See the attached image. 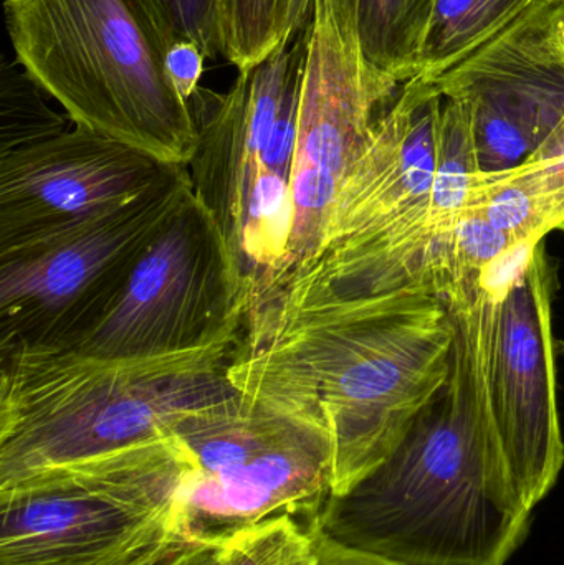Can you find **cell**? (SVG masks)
I'll use <instances>...</instances> for the list:
<instances>
[{
    "instance_id": "6da1fadb",
    "label": "cell",
    "mask_w": 564,
    "mask_h": 565,
    "mask_svg": "<svg viewBox=\"0 0 564 565\" xmlns=\"http://www.w3.org/2000/svg\"><path fill=\"white\" fill-rule=\"evenodd\" d=\"M453 344L446 299L423 286L353 295L290 277L248 292L227 379L330 444L337 497L383 463L443 391Z\"/></svg>"
},
{
    "instance_id": "f1b7e54d",
    "label": "cell",
    "mask_w": 564,
    "mask_h": 565,
    "mask_svg": "<svg viewBox=\"0 0 564 565\" xmlns=\"http://www.w3.org/2000/svg\"><path fill=\"white\" fill-rule=\"evenodd\" d=\"M560 231H564V224L562 225V227H560Z\"/></svg>"
},
{
    "instance_id": "4316f807",
    "label": "cell",
    "mask_w": 564,
    "mask_h": 565,
    "mask_svg": "<svg viewBox=\"0 0 564 565\" xmlns=\"http://www.w3.org/2000/svg\"><path fill=\"white\" fill-rule=\"evenodd\" d=\"M311 3L313 0H290V13H288V35L294 36L300 32L311 17Z\"/></svg>"
},
{
    "instance_id": "603a6c76",
    "label": "cell",
    "mask_w": 564,
    "mask_h": 565,
    "mask_svg": "<svg viewBox=\"0 0 564 565\" xmlns=\"http://www.w3.org/2000/svg\"><path fill=\"white\" fill-rule=\"evenodd\" d=\"M205 55L195 43L175 42L168 52V73L185 102L201 88Z\"/></svg>"
},
{
    "instance_id": "7402d4cb",
    "label": "cell",
    "mask_w": 564,
    "mask_h": 565,
    "mask_svg": "<svg viewBox=\"0 0 564 565\" xmlns=\"http://www.w3.org/2000/svg\"><path fill=\"white\" fill-rule=\"evenodd\" d=\"M169 43L192 42L205 58H227V0H145Z\"/></svg>"
},
{
    "instance_id": "ffe728a7",
    "label": "cell",
    "mask_w": 564,
    "mask_h": 565,
    "mask_svg": "<svg viewBox=\"0 0 564 565\" xmlns=\"http://www.w3.org/2000/svg\"><path fill=\"white\" fill-rule=\"evenodd\" d=\"M224 565H320L317 530L294 516H275L232 534Z\"/></svg>"
},
{
    "instance_id": "8992f818",
    "label": "cell",
    "mask_w": 564,
    "mask_h": 565,
    "mask_svg": "<svg viewBox=\"0 0 564 565\" xmlns=\"http://www.w3.org/2000/svg\"><path fill=\"white\" fill-rule=\"evenodd\" d=\"M191 191L188 166L168 164L126 204L0 254V351L76 348Z\"/></svg>"
},
{
    "instance_id": "9c48e42d",
    "label": "cell",
    "mask_w": 564,
    "mask_h": 565,
    "mask_svg": "<svg viewBox=\"0 0 564 565\" xmlns=\"http://www.w3.org/2000/svg\"><path fill=\"white\" fill-rule=\"evenodd\" d=\"M401 85L368 62L333 0H313L290 174V238L270 285L313 264L324 250L341 184Z\"/></svg>"
},
{
    "instance_id": "9a60e30c",
    "label": "cell",
    "mask_w": 564,
    "mask_h": 565,
    "mask_svg": "<svg viewBox=\"0 0 564 565\" xmlns=\"http://www.w3.org/2000/svg\"><path fill=\"white\" fill-rule=\"evenodd\" d=\"M443 109L444 98L433 83L421 76L404 83L341 184L324 250L380 227L430 191Z\"/></svg>"
},
{
    "instance_id": "d6986e66",
    "label": "cell",
    "mask_w": 564,
    "mask_h": 565,
    "mask_svg": "<svg viewBox=\"0 0 564 565\" xmlns=\"http://www.w3.org/2000/svg\"><path fill=\"white\" fill-rule=\"evenodd\" d=\"M46 93L19 62L0 72V156L68 131L72 119L46 103Z\"/></svg>"
},
{
    "instance_id": "52a82bcc",
    "label": "cell",
    "mask_w": 564,
    "mask_h": 565,
    "mask_svg": "<svg viewBox=\"0 0 564 565\" xmlns=\"http://www.w3.org/2000/svg\"><path fill=\"white\" fill-rule=\"evenodd\" d=\"M192 460L185 534L224 543L244 527L294 516L317 530L333 497L330 444L234 392L172 427Z\"/></svg>"
},
{
    "instance_id": "3957f363",
    "label": "cell",
    "mask_w": 564,
    "mask_h": 565,
    "mask_svg": "<svg viewBox=\"0 0 564 565\" xmlns=\"http://www.w3.org/2000/svg\"><path fill=\"white\" fill-rule=\"evenodd\" d=\"M234 345L155 359L3 349L0 487L152 440L189 412L234 394Z\"/></svg>"
},
{
    "instance_id": "7c38bea8",
    "label": "cell",
    "mask_w": 564,
    "mask_h": 565,
    "mask_svg": "<svg viewBox=\"0 0 564 565\" xmlns=\"http://www.w3.org/2000/svg\"><path fill=\"white\" fill-rule=\"evenodd\" d=\"M480 172L472 132L462 125L446 126L436 179L423 199L380 227L330 245L313 264L290 277L353 295L393 291L417 282L444 298L453 285L454 235Z\"/></svg>"
},
{
    "instance_id": "5bb4252c",
    "label": "cell",
    "mask_w": 564,
    "mask_h": 565,
    "mask_svg": "<svg viewBox=\"0 0 564 565\" xmlns=\"http://www.w3.org/2000/svg\"><path fill=\"white\" fill-rule=\"evenodd\" d=\"M308 25L264 62L238 70L228 92L199 88L189 102L198 129L188 164L192 191L217 222L237 264L248 198L264 169L288 83L307 58Z\"/></svg>"
},
{
    "instance_id": "277c9868",
    "label": "cell",
    "mask_w": 564,
    "mask_h": 565,
    "mask_svg": "<svg viewBox=\"0 0 564 565\" xmlns=\"http://www.w3.org/2000/svg\"><path fill=\"white\" fill-rule=\"evenodd\" d=\"M3 12L17 62L73 125L161 164L191 162L194 115L145 0H6Z\"/></svg>"
},
{
    "instance_id": "44dd1931",
    "label": "cell",
    "mask_w": 564,
    "mask_h": 565,
    "mask_svg": "<svg viewBox=\"0 0 564 565\" xmlns=\"http://www.w3.org/2000/svg\"><path fill=\"white\" fill-rule=\"evenodd\" d=\"M290 0H227V60L237 70L258 65L291 39Z\"/></svg>"
},
{
    "instance_id": "e0dca14e",
    "label": "cell",
    "mask_w": 564,
    "mask_h": 565,
    "mask_svg": "<svg viewBox=\"0 0 564 565\" xmlns=\"http://www.w3.org/2000/svg\"><path fill=\"white\" fill-rule=\"evenodd\" d=\"M486 184L483 214L515 241H543L564 224V162L486 172Z\"/></svg>"
},
{
    "instance_id": "7a4b0ae2",
    "label": "cell",
    "mask_w": 564,
    "mask_h": 565,
    "mask_svg": "<svg viewBox=\"0 0 564 565\" xmlns=\"http://www.w3.org/2000/svg\"><path fill=\"white\" fill-rule=\"evenodd\" d=\"M510 274L490 267L447 296L450 372L396 450L331 497L323 543L400 565H506L532 511L510 480L490 401V354Z\"/></svg>"
},
{
    "instance_id": "8fae6325",
    "label": "cell",
    "mask_w": 564,
    "mask_h": 565,
    "mask_svg": "<svg viewBox=\"0 0 564 565\" xmlns=\"http://www.w3.org/2000/svg\"><path fill=\"white\" fill-rule=\"evenodd\" d=\"M560 9L562 0H535L499 35L430 79L444 99L469 108L483 172L522 164L563 121Z\"/></svg>"
},
{
    "instance_id": "cb8c5ba5",
    "label": "cell",
    "mask_w": 564,
    "mask_h": 565,
    "mask_svg": "<svg viewBox=\"0 0 564 565\" xmlns=\"http://www.w3.org/2000/svg\"><path fill=\"white\" fill-rule=\"evenodd\" d=\"M151 565H224L222 544L182 541Z\"/></svg>"
},
{
    "instance_id": "5b68a950",
    "label": "cell",
    "mask_w": 564,
    "mask_h": 565,
    "mask_svg": "<svg viewBox=\"0 0 564 565\" xmlns=\"http://www.w3.org/2000/svg\"><path fill=\"white\" fill-rule=\"evenodd\" d=\"M188 450L172 428L0 487V565H151L185 534Z\"/></svg>"
},
{
    "instance_id": "30bf717a",
    "label": "cell",
    "mask_w": 564,
    "mask_h": 565,
    "mask_svg": "<svg viewBox=\"0 0 564 565\" xmlns=\"http://www.w3.org/2000/svg\"><path fill=\"white\" fill-rule=\"evenodd\" d=\"M555 271L543 241L520 255L500 298L490 354V401L510 480L530 510L564 465L553 341Z\"/></svg>"
},
{
    "instance_id": "d4e9b609",
    "label": "cell",
    "mask_w": 564,
    "mask_h": 565,
    "mask_svg": "<svg viewBox=\"0 0 564 565\" xmlns=\"http://www.w3.org/2000/svg\"><path fill=\"white\" fill-rule=\"evenodd\" d=\"M564 162V118L555 131L522 162V168L539 169Z\"/></svg>"
},
{
    "instance_id": "ac0fdd59",
    "label": "cell",
    "mask_w": 564,
    "mask_h": 565,
    "mask_svg": "<svg viewBox=\"0 0 564 565\" xmlns=\"http://www.w3.org/2000/svg\"><path fill=\"white\" fill-rule=\"evenodd\" d=\"M535 0H436L421 50L419 72L436 79L519 19Z\"/></svg>"
},
{
    "instance_id": "4fadbf2b",
    "label": "cell",
    "mask_w": 564,
    "mask_h": 565,
    "mask_svg": "<svg viewBox=\"0 0 564 565\" xmlns=\"http://www.w3.org/2000/svg\"><path fill=\"white\" fill-rule=\"evenodd\" d=\"M166 166L82 126L0 156V254L126 204Z\"/></svg>"
},
{
    "instance_id": "83f0119b",
    "label": "cell",
    "mask_w": 564,
    "mask_h": 565,
    "mask_svg": "<svg viewBox=\"0 0 564 565\" xmlns=\"http://www.w3.org/2000/svg\"><path fill=\"white\" fill-rule=\"evenodd\" d=\"M558 29L564 45V0H562V9H560Z\"/></svg>"
},
{
    "instance_id": "2e32d148",
    "label": "cell",
    "mask_w": 564,
    "mask_h": 565,
    "mask_svg": "<svg viewBox=\"0 0 564 565\" xmlns=\"http://www.w3.org/2000/svg\"><path fill=\"white\" fill-rule=\"evenodd\" d=\"M377 70L407 83L419 72L421 50L436 0H333Z\"/></svg>"
},
{
    "instance_id": "484cf974",
    "label": "cell",
    "mask_w": 564,
    "mask_h": 565,
    "mask_svg": "<svg viewBox=\"0 0 564 565\" xmlns=\"http://www.w3.org/2000/svg\"><path fill=\"white\" fill-rule=\"evenodd\" d=\"M318 544H320L321 554L320 565H400L340 550V547L323 543L320 537H318Z\"/></svg>"
},
{
    "instance_id": "ba28073f",
    "label": "cell",
    "mask_w": 564,
    "mask_h": 565,
    "mask_svg": "<svg viewBox=\"0 0 564 565\" xmlns=\"http://www.w3.org/2000/svg\"><path fill=\"white\" fill-rule=\"evenodd\" d=\"M245 311L237 260L191 191L139 255L115 305L73 351L155 359L235 344Z\"/></svg>"
}]
</instances>
